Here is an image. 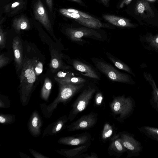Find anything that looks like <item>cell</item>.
<instances>
[{
    "label": "cell",
    "mask_w": 158,
    "mask_h": 158,
    "mask_svg": "<svg viewBox=\"0 0 158 158\" xmlns=\"http://www.w3.org/2000/svg\"><path fill=\"white\" fill-rule=\"evenodd\" d=\"M135 13L143 18L153 17L155 15L148 2L145 0H139L135 8Z\"/></svg>",
    "instance_id": "cell-13"
},
{
    "label": "cell",
    "mask_w": 158,
    "mask_h": 158,
    "mask_svg": "<svg viewBox=\"0 0 158 158\" xmlns=\"http://www.w3.org/2000/svg\"><path fill=\"white\" fill-rule=\"evenodd\" d=\"M84 83L80 84H60V91L57 98L47 107L49 112L52 111L60 102H65L71 99L84 86Z\"/></svg>",
    "instance_id": "cell-6"
},
{
    "label": "cell",
    "mask_w": 158,
    "mask_h": 158,
    "mask_svg": "<svg viewBox=\"0 0 158 158\" xmlns=\"http://www.w3.org/2000/svg\"><path fill=\"white\" fill-rule=\"evenodd\" d=\"M20 4V3L19 2H16L14 3H13L12 4L11 8H14L15 7L18 6Z\"/></svg>",
    "instance_id": "cell-39"
},
{
    "label": "cell",
    "mask_w": 158,
    "mask_h": 158,
    "mask_svg": "<svg viewBox=\"0 0 158 158\" xmlns=\"http://www.w3.org/2000/svg\"><path fill=\"white\" fill-rule=\"evenodd\" d=\"M13 26L17 32L21 30H28L30 28L28 20L23 16L15 19L13 22Z\"/></svg>",
    "instance_id": "cell-19"
},
{
    "label": "cell",
    "mask_w": 158,
    "mask_h": 158,
    "mask_svg": "<svg viewBox=\"0 0 158 158\" xmlns=\"http://www.w3.org/2000/svg\"><path fill=\"white\" fill-rule=\"evenodd\" d=\"M102 99L103 98L101 93H99L97 95L96 101L98 104H100Z\"/></svg>",
    "instance_id": "cell-35"
},
{
    "label": "cell",
    "mask_w": 158,
    "mask_h": 158,
    "mask_svg": "<svg viewBox=\"0 0 158 158\" xmlns=\"http://www.w3.org/2000/svg\"><path fill=\"white\" fill-rule=\"evenodd\" d=\"M122 143L127 150L133 153L140 151V144L131 136L125 133L122 134L120 136Z\"/></svg>",
    "instance_id": "cell-15"
},
{
    "label": "cell",
    "mask_w": 158,
    "mask_h": 158,
    "mask_svg": "<svg viewBox=\"0 0 158 158\" xmlns=\"http://www.w3.org/2000/svg\"><path fill=\"white\" fill-rule=\"evenodd\" d=\"M12 117L10 116L1 114L0 116V122L1 123H6L12 121Z\"/></svg>",
    "instance_id": "cell-30"
},
{
    "label": "cell",
    "mask_w": 158,
    "mask_h": 158,
    "mask_svg": "<svg viewBox=\"0 0 158 158\" xmlns=\"http://www.w3.org/2000/svg\"><path fill=\"white\" fill-rule=\"evenodd\" d=\"M52 83L51 80L48 77H46L42 89L41 95L42 98L44 99L48 100L51 89Z\"/></svg>",
    "instance_id": "cell-24"
},
{
    "label": "cell",
    "mask_w": 158,
    "mask_h": 158,
    "mask_svg": "<svg viewBox=\"0 0 158 158\" xmlns=\"http://www.w3.org/2000/svg\"><path fill=\"white\" fill-rule=\"evenodd\" d=\"M13 48L17 70H19L22 68L23 61L22 44L19 37L16 36L13 39Z\"/></svg>",
    "instance_id": "cell-14"
},
{
    "label": "cell",
    "mask_w": 158,
    "mask_h": 158,
    "mask_svg": "<svg viewBox=\"0 0 158 158\" xmlns=\"http://www.w3.org/2000/svg\"><path fill=\"white\" fill-rule=\"evenodd\" d=\"M103 4L106 7H108L109 6L110 0H100Z\"/></svg>",
    "instance_id": "cell-38"
},
{
    "label": "cell",
    "mask_w": 158,
    "mask_h": 158,
    "mask_svg": "<svg viewBox=\"0 0 158 158\" xmlns=\"http://www.w3.org/2000/svg\"><path fill=\"white\" fill-rule=\"evenodd\" d=\"M97 120L98 114L92 112L81 116L69 125L68 129L70 131L88 129L94 126Z\"/></svg>",
    "instance_id": "cell-7"
},
{
    "label": "cell",
    "mask_w": 158,
    "mask_h": 158,
    "mask_svg": "<svg viewBox=\"0 0 158 158\" xmlns=\"http://www.w3.org/2000/svg\"><path fill=\"white\" fill-rule=\"evenodd\" d=\"M95 64L97 69L111 80L129 84H135V81L130 75L117 71L111 65L106 62L99 60Z\"/></svg>",
    "instance_id": "cell-4"
},
{
    "label": "cell",
    "mask_w": 158,
    "mask_h": 158,
    "mask_svg": "<svg viewBox=\"0 0 158 158\" xmlns=\"http://www.w3.org/2000/svg\"><path fill=\"white\" fill-rule=\"evenodd\" d=\"M41 125V119L37 113L35 111L33 113L29 123V129L33 135H37L40 133Z\"/></svg>",
    "instance_id": "cell-18"
},
{
    "label": "cell",
    "mask_w": 158,
    "mask_h": 158,
    "mask_svg": "<svg viewBox=\"0 0 158 158\" xmlns=\"http://www.w3.org/2000/svg\"><path fill=\"white\" fill-rule=\"evenodd\" d=\"M63 122L62 121H59L56 124V126L52 130V132L53 133H55L59 131L62 128L63 125Z\"/></svg>",
    "instance_id": "cell-32"
},
{
    "label": "cell",
    "mask_w": 158,
    "mask_h": 158,
    "mask_svg": "<svg viewBox=\"0 0 158 158\" xmlns=\"http://www.w3.org/2000/svg\"><path fill=\"white\" fill-rule=\"evenodd\" d=\"M60 12L67 18L73 19L81 24L89 28L99 29L105 27L98 19L85 13L71 8H62Z\"/></svg>",
    "instance_id": "cell-2"
},
{
    "label": "cell",
    "mask_w": 158,
    "mask_h": 158,
    "mask_svg": "<svg viewBox=\"0 0 158 158\" xmlns=\"http://www.w3.org/2000/svg\"><path fill=\"white\" fill-rule=\"evenodd\" d=\"M143 75L145 81L148 82L152 87L153 99L158 108V88L156 86L155 80L151 74L149 73L144 72Z\"/></svg>",
    "instance_id": "cell-20"
},
{
    "label": "cell",
    "mask_w": 158,
    "mask_h": 158,
    "mask_svg": "<svg viewBox=\"0 0 158 158\" xmlns=\"http://www.w3.org/2000/svg\"><path fill=\"white\" fill-rule=\"evenodd\" d=\"M139 40L145 49L158 53V34L153 35L147 33L145 35L140 36Z\"/></svg>",
    "instance_id": "cell-11"
},
{
    "label": "cell",
    "mask_w": 158,
    "mask_h": 158,
    "mask_svg": "<svg viewBox=\"0 0 158 158\" xmlns=\"http://www.w3.org/2000/svg\"><path fill=\"white\" fill-rule=\"evenodd\" d=\"M103 18L111 24L122 27L133 28L137 26L131 23L127 19L114 15L105 14L102 15Z\"/></svg>",
    "instance_id": "cell-12"
},
{
    "label": "cell",
    "mask_w": 158,
    "mask_h": 158,
    "mask_svg": "<svg viewBox=\"0 0 158 158\" xmlns=\"http://www.w3.org/2000/svg\"><path fill=\"white\" fill-rule=\"evenodd\" d=\"M76 2L78 4L84 6H85V5L84 4L83 2L81 0H72Z\"/></svg>",
    "instance_id": "cell-40"
},
{
    "label": "cell",
    "mask_w": 158,
    "mask_h": 158,
    "mask_svg": "<svg viewBox=\"0 0 158 158\" xmlns=\"http://www.w3.org/2000/svg\"><path fill=\"white\" fill-rule=\"evenodd\" d=\"M127 150L119 135L114 136L108 148L109 153L118 156L122 154Z\"/></svg>",
    "instance_id": "cell-17"
},
{
    "label": "cell",
    "mask_w": 158,
    "mask_h": 158,
    "mask_svg": "<svg viewBox=\"0 0 158 158\" xmlns=\"http://www.w3.org/2000/svg\"><path fill=\"white\" fill-rule=\"evenodd\" d=\"M132 0H121L118 4V7L119 9L123 8L124 6L129 4Z\"/></svg>",
    "instance_id": "cell-33"
},
{
    "label": "cell",
    "mask_w": 158,
    "mask_h": 158,
    "mask_svg": "<svg viewBox=\"0 0 158 158\" xmlns=\"http://www.w3.org/2000/svg\"><path fill=\"white\" fill-rule=\"evenodd\" d=\"M66 31L70 39L75 41H81L82 37L90 36L96 32L91 29L85 27L68 28L66 29Z\"/></svg>",
    "instance_id": "cell-9"
},
{
    "label": "cell",
    "mask_w": 158,
    "mask_h": 158,
    "mask_svg": "<svg viewBox=\"0 0 158 158\" xmlns=\"http://www.w3.org/2000/svg\"><path fill=\"white\" fill-rule=\"evenodd\" d=\"M47 4L50 12L52 10V0H46Z\"/></svg>",
    "instance_id": "cell-36"
},
{
    "label": "cell",
    "mask_w": 158,
    "mask_h": 158,
    "mask_svg": "<svg viewBox=\"0 0 158 158\" xmlns=\"http://www.w3.org/2000/svg\"><path fill=\"white\" fill-rule=\"evenodd\" d=\"M6 43V33L1 28L0 30V47L1 48H4Z\"/></svg>",
    "instance_id": "cell-28"
},
{
    "label": "cell",
    "mask_w": 158,
    "mask_h": 158,
    "mask_svg": "<svg viewBox=\"0 0 158 158\" xmlns=\"http://www.w3.org/2000/svg\"><path fill=\"white\" fill-rule=\"evenodd\" d=\"M96 91L94 87L88 86L81 92L72 106L69 115L70 121L73 120L79 113L86 108Z\"/></svg>",
    "instance_id": "cell-5"
},
{
    "label": "cell",
    "mask_w": 158,
    "mask_h": 158,
    "mask_svg": "<svg viewBox=\"0 0 158 158\" xmlns=\"http://www.w3.org/2000/svg\"><path fill=\"white\" fill-rule=\"evenodd\" d=\"M33 9L35 19L40 22L48 31L51 32L52 27L50 19L40 0H38L36 2Z\"/></svg>",
    "instance_id": "cell-8"
},
{
    "label": "cell",
    "mask_w": 158,
    "mask_h": 158,
    "mask_svg": "<svg viewBox=\"0 0 158 158\" xmlns=\"http://www.w3.org/2000/svg\"><path fill=\"white\" fill-rule=\"evenodd\" d=\"M50 65L51 68L56 70L60 68L61 63L59 59L53 56L52 57Z\"/></svg>",
    "instance_id": "cell-27"
},
{
    "label": "cell",
    "mask_w": 158,
    "mask_h": 158,
    "mask_svg": "<svg viewBox=\"0 0 158 158\" xmlns=\"http://www.w3.org/2000/svg\"><path fill=\"white\" fill-rule=\"evenodd\" d=\"M133 107L131 99L124 96L114 97L110 104V107L112 113L117 116L116 119L122 122L127 117Z\"/></svg>",
    "instance_id": "cell-3"
},
{
    "label": "cell",
    "mask_w": 158,
    "mask_h": 158,
    "mask_svg": "<svg viewBox=\"0 0 158 158\" xmlns=\"http://www.w3.org/2000/svg\"><path fill=\"white\" fill-rule=\"evenodd\" d=\"M90 144V141L86 143L85 145L81 146L77 148L64 151V152L66 155L71 157L79 156L81 153L86 151Z\"/></svg>",
    "instance_id": "cell-23"
},
{
    "label": "cell",
    "mask_w": 158,
    "mask_h": 158,
    "mask_svg": "<svg viewBox=\"0 0 158 158\" xmlns=\"http://www.w3.org/2000/svg\"><path fill=\"white\" fill-rule=\"evenodd\" d=\"M73 65L75 69L84 76L98 79L99 77L95 71L90 66L77 60L73 61Z\"/></svg>",
    "instance_id": "cell-16"
},
{
    "label": "cell",
    "mask_w": 158,
    "mask_h": 158,
    "mask_svg": "<svg viewBox=\"0 0 158 158\" xmlns=\"http://www.w3.org/2000/svg\"><path fill=\"white\" fill-rule=\"evenodd\" d=\"M106 54L108 58L117 68L125 71L135 77V74L132 70L127 65L121 60L115 58L110 54L107 53Z\"/></svg>",
    "instance_id": "cell-22"
},
{
    "label": "cell",
    "mask_w": 158,
    "mask_h": 158,
    "mask_svg": "<svg viewBox=\"0 0 158 158\" xmlns=\"http://www.w3.org/2000/svg\"><path fill=\"white\" fill-rule=\"evenodd\" d=\"M157 1H158V0H157Z\"/></svg>",
    "instance_id": "cell-41"
},
{
    "label": "cell",
    "mask_w": 158,
    "mask_h": 158,
    "mask_svg": "<svg viewBox=\"0 0 158 158\" xmlns=\"http://www.w3.org/2000/svg\"><path fill=\"white\" fill-rule=\"evenodd\" d=\"M57 77L58 78H63L72 77V75L70 74L64 73L62 71L58 72L57 74Z\"/></svg>",
    "instance_id": "cell-34"
},
{
    "label": "cell",
    "mask_w": 158,
    "mask_h": 158,
    "mask_svg": "<svg viewBox=\"0 0 158 158\" xmlns=\"http://www.w3.org/2000/svg\"><path fill=\"white\" fill-rule=\"evenodd\" d=\"M91 137L89 134H83L74 136L61 138L58 140V142L69 146L81 145L90 142Z\"/></svg>",
    "instance_id": "cell-10"
},
{
    "label": "cell",
    "mask_w": 158,
    "mask_h": 158,
    "mask_svg": "<svg viewBox=\"0 0 158 158\" xmlns=\"http://www.w3.org/2000/svg\"><path fill=\"white\" fill-rule=\"evenodd\" d=\"M112 127L109 124L107 123L105 124L104 127L102 134V138L104 140L109 138L113 133Z\"/></svg>",
    "instance_id": "cell-26"
},
{
    "label": "cell",
    "mask_w": 158,
    "mask_h": 158,
    "mask_svg": "<svg viewBox=\"0 0 158 158\" xmlns=\"http://www.w3.org/2000/svg\"><path fill=\"white\" fill-rule=\"evenodd\" d=\"M9 59L5 56L3 54L0 56V68L6 65L8 62Z\"/></svg>",
    "instance_id": "cell-31"
},
{
    "label": "cell",
    "mask_w": 158,
    "mask_h": 158,
    "mask_svg": "<svg viewBox=\"0 0 158 158\" xmlns=\"http://www.w3.org/2000/svg\"><path fill=\"white\" fill-rule=\"evenodd\" d=\"M43 65L41 62L39 61L37 64L35 63L34 65V71L36 76L41 74L43 71Z\"/></svg>",
    "instance_id": "cell-29"
},
{
    "label": "cell",
    "mask_w": 158,
    "mask_h": 158,
    "mask_svg": "<svg viewBox=\"0 0 158 158\" xmlns=\"http://www.w3.org/2000/svg\"><path fill=\"white\" fill-rule=\"evenodd\" d=\"M34 61L28 59L23 60L20 76V88L23 101L25 102L29 95L36 80L34 71Z\"/></svg>",
    "instance_id": "cell-1"
},
{
    "label": "cell",
    "mask_w": 158,
    "mask_h": 158,
    "mask_svg": "<svg viewBox=\"0 0 158 158\" xmlns=\"http://www.w3.org/2000/svg\"><path fill=\"white\" fill-rule=\"evenodd\" d=\"M55 80L60 84H80L84 83L86 81L85 79L82 77H73L63 78L56 77L55 78Z\"/></svg>",
    "instance_id": "cell-21"
},
{
    "label": "cell",
    "mask_w": 158,
    "mask_h": 158,
    "mask_svg": "<svg viewBox=\"0 0 158 158\" xmlns=\"http://www.w3.org/2000/svg\"><path fill=\"white\" fill-rule=\"evenodd\" d=\"M32 154L33 156L35 158H47L46 157L43 156L40 154L32 152Z\"/></svg>",
    "instance_id": "cell-37"
},
{
    "label": "cell",
    "mask_w": 158,
    "mask_h": 158,
    "mask_svg": "<svg viewBox=\"0 0 158 158\" xmlns=\"http://www.w3.org/2000/svg\"><path fill=\"white\" fill-rule=\"evenodd\" d=\"M145 132L149 136L158 141V128L148 126L143 127Z\"/></svg>",
    "instance_id": "cell-25"
}]
</instances>
